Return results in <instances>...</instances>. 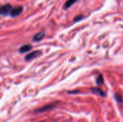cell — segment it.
<instances>
[{"instance_id":"cell-12","label":"cell","mask_w":123,"mask_h":122,"mask_svg":"<svg viewBox=\"0 0 123 122\" xmlns=\"http://www.w3.org/2000/svg\"><path fill=\"white\" fill-rule=\"evenodd\" d=\"M43 122V121H42V122Z\"/></svg>"},{"instance_id":"cell-1","label":"cell","mask_w":123,"mask_h":122,"mask_svg":"<svg viewBox=\"0 0 123 122\" xmlns=\"http://www.w3.org/2000/svg\"><path fill=\"white\" fill-rule=\"evenodd\" d=\"M12 9H13V6H12L9 4H6L0 6V15H2V16L10 15L12 11Z\"/></svg>"},{"instance_id":"cell-5","label":"cell","mask_w":123,"mask_h":122,"mask_svg":"<svg viewBox=\"0 0 123 122\" xmlns=\"http://www.w3.org/2000/svg\"><path fill=\"white\" fill-rule=\"evenodd\" d=\"M22 10H23V7L21 6H16V7H13L12 11V12L10 14V16L11 17H17V16H18L19 14H20L22 13Z\"/></svg>"},{"instance_id":"cell-7","label":"cell","mask_w":123,"mask_h":122,"mask_svg":"<svg viewBox=\"0 0 123 122\" xmlns=\"http://www.w3.org/2000/svg\"><path fill=\"white\" fill-rule=\"evenodd\" d=\"M31 49H32V45H25L22 46L19 49V52L20 53H25V52H27L30 51Z\"/></svg>"},{"instance_id":"cell-2","label":"cell","mask_w":123,"mask_h":122,"mask_svg":"<svg viewBox=\"0 0 123 122\" xmlns=\"http://www.w3.org/2000/svg\"><path fill=\"white\" fill-rule=\"evenodd\" d=\"M58 102H53V103H51V104H47L38 109H37L35 112L36 114H38V113H43V112H45V111H48L49 110H52L56 106H57V104Z\"/></svg>"},{"instance_id":"cell-4","label":"cell","mask_w":123,"mask_h":122,"mask_svg":"<svg viewBox=\"0 0 123 122\" xmlns=\"http://www.w3.org/2000/svg\"><path fill=\"white\" fill-rule=\"evenodd\" d=\"M90 90H91V91H92L93 93L97 94V95H99V96H102V97H103V98H105V97L106 96V93H105L103 90H102L101 88H99L93 87V88H91Z\"/></svg>"},{"instance_id":"cell-3","label":"cell","mask_w":123,"mask_h":122,"mask_svg":"<svg viewBox=\"0 0 123 122\" xmlns=\"http://www.w3.org/2000/svg\"><path fill=\"white\" fill-rule=\"evenodd\" d=\"M41 55V52L40 51H38V50H36V51H34V52H32L29 54H27L26 56H25V60L26 61H30L34 58H37L38 56H40Z\"/></svg>"},{"instance_id":"cell-11","label":"cell","mask_w":123,"mask_h":122,"mask_svg":"<svg viewBox=\"0 0 123 122\" xmlns=\"http://www.w3.org/2000/svg\"><path fill=\"white\" fill-rule=\"evenodd\" d=\"M83 19V17L82 16H79V17H76L75 19H74V22H77V21H79L80 19Z\"/></svg>"},{"instance_id":"cell-6","label":"cell","mask_w":123,"mask_h":122,"mask_svg":"<svg viewBox=\"0 0 123 122\" xmlns=\"http://www.w3.org/2000/svg\"><path fill=\"white\" fill-rule=\"evenodd\" d=\"M44 37H45V32H40L33 36L32 40L34 42H39V41L42 40L44 38Z\"/></svg>"},{"instance_id":"cell-9","label":"cell","mask_w":123,"mask_h":122,"mask_svg":"<svg viewBox=\"0 0 123 122\" xmlns=\"http://www.w3.org/2000/svg\"><path fill=\"white\" fill-rule=\"evenodd\" d=\"M96 83L97 85H102L104 83V78L102 74L99 75V76L97 77V78L96 80Z\"/></svg>"},{"instance_id":"cell-8","label":"cell","mask_w":123,"mask_h":122,"mask_svg":"<svg viewBox=\"0 0 123 122\" xmlns=\"http://www.w3.org/2000/svg\"><path fill=\"white\" fill-rule=\"evenodd\" d=\"M115 100H116L119 104H123V97L120 93H116L115 94Z\"/></svg>"},{"instance_id":"cell-10","label":"cell","mask_w":123,"mask_h":122,"mask_svg":"<svg viewBox=\"0 0 123 122\" xmlns=\"http://www.w3.org/2000/svg\"><path fill=\"white\" fill-rule=\"evenodd\" d=\"M76 1H77V0H68V1L65 3L64 7H65V8H68V7L71 6L74 4H75V2H76Z\"/></svg>"}]
</instances>
